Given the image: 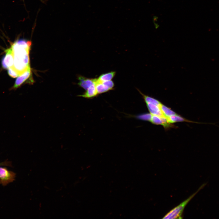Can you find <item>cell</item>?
<instances>
[{
    "instance_id": "cell-3",
    "label": "cell",
    "mask_w": 219,
    "mask_h": 219,
    "mask_svg": "<svg viewBox=\"0 0 219 219\" xmlns=\"http://www.w3.org/2000/svg\"><path fill=\"white\" fill-rule=\"evenodd\" d=\"M16 174L7 168L0 167V183L5 186L15 179Z\"/></svg>"
},
{
    "instance_id": "cell-11",
    "label": "cell",
    "mask_w": 219,
    "mask_h": 219,
    "mask_svg": "<svg viewBox=\"0 0 219 219\" xmlns=\"http://www.w3.org/2000/svg\"><path fill=\"white\" fill-rule=\"evenodd\" d=\"M96 87L98 95L106 92L110 90L108 87L102 82H99L97 80L96 83Z\"/></svg>"
},
{
    "instance_id": "cell-5",
    "label": "cell",
    "mask_w": 219,
    "mask_h": 219,
    "mask_svg": "<svg viewBox=\"0 0 219 219\" xmlns=\"http://www.w3.org/2000/svg\"><path fill=\"white\" fill-rule=\"evenodd\" d=\"M79 82L78 84L85 90H87L91 86L95 84L96 82L97 78H90L81 75L78 77Z\"/></svg>"
},
{
    "instance_id": "cell-12",
    "label": "cell",
    "mask_w": 219,
    "mask_h": 219,
    "mask_svg": "<svg viewBox=\"0 0 219 219\" xmlns=\"http://www.w3.org/2000/svg\"><path fill=\"white\" fill-rule=\"evenodd\" d=\"M152 114L151 113H144L134 116L136 118L142 120H147L150 121Z\"/></svg>"
},
{
    "instance_id": "cell-7",
    "label": "cell",
    "mask_w": 219,
    "mask_h": 219,
    "mask_svg": "<svg viewBox=\"0 0 219 219\" xmlns=\"http://www.w3.org/2000/svg\"><path fill=\"white\" fill-rule=\"evenodd\" d=\"M146 103L149 112L152 115H156L162 117L167 118L163 115L160 109V105L161 104V103L158 105L149 103Z\"/></svg>"
},
{
    "instance_id": "cell-15",
    "label": "cell",
    "mask_w": 219,
    "mask_h": 219,
    "mask_svg": "<svg viewBox=\"0 0 219 219\" xmlns=\"http://www.w3.org/2000/svg\"><path fill=\"white\" fill-rule=\"evenodd\" d=\"M22 0L23 1V2L24 3V0ZM40 0V1H41V2H42L43 3H44V1L43 0Z\"/></svg>"
},
{
    "instance_id": "cell-13",
    "label": "cell",
    "mask_w": 219,
    "mask_h": 219,
    "mask_svg": "<svg viewBox=\"0 0 219 219\" xmlns=\"http://www.w3.org/2000/svg\"><path fill=\"white\" fill-rule=\"evenodd\" d=\"M8 72L9 75L13 78H15L19 76L18 73L12 67L8 69Z\"/></svg>"
},
{
    "instance_id": "cell-9",
    "label": "cell",
    "mask_w": 219,
    "mask_h": 219,
    "mask_svg": "<svg viewBox=\"0 0 219 219\" xmlns=\"http://www.w3.org/2000/svg\"><path fill=\"white\" fill-rule=\"evenodd\" d=\"M116 73L115 71H112L102 74L97 78V80L100 82L111 80L115 76Z\"/></svg>"
},
{
    "instance_id": "cell-6",
    "label": "cell",
    "mask_w": 219,
    "mask_h": 219,
    "mask_svg": "<svg viewBox=\"0 0 219 219\" xmlns=\"http://www.w3.org/2000/svg\"><path fill=\"white\" fill-rule=\"evenodd\" d=\"M31 75V71L30 67L25 72L19 76L17 78L13 88L16 89L19 87L30 77Z\"/></svg>"
},
{
    "instance_id": "cell-8",
    "label": "cell",
    "mask_w": 219,
    "mask_h": 219,
    "mask_svg": "<svg viewBox=\"0 0 219 219\" xmlns=\"http://www.w3.org/2000/svg\"><path fill=\"white\" fill-rule=\"evenodd\" d=\"M98 95L96 87V84L91 86L85 92L78 96L82 97L87 99H92Z\"/></svg>"
},
{
    "instance_id": "cell-1",
    "label": "cell",
    "mask_w": 219,
    "mask_h": 219,
    "mask_svg": "<svg viewBox=\"0 0 219 219\" xmlns=\"http://www.w3.org/2000/svg\"><path fill=\"white\" fill-rule=\"evenodd\" d=\"M31 44L30 41L20 39L16 40L12 45L14 58L12 67L18 73L19 76L30 67L29 54Z\"/></svg>"
},
{
    "instance_id": "cell-4",
    "label": "cell",
    "mask_w": 219,
    "mask_h": 219,
    "mask_svg": "<svg viewBox=\"0 0 219 219\" xmlns=\"http://www.w3.org/2000/svg\"><path fill=\"white\" fill-rule=\"evenodd\" d=\"M5 55L2 60V65L3 68L8 69L13 67L14 64V58L11 47L5 50Z\"/></svg>"
},
{
    "instance_id": "cell-2",
    "label": "cell",
    "mask_w": 219,
    "mask_h": 219,
    "mask_svg": "<svg viewBox=\"0 0 219 219\" xmlns=\"http://www.w3.org/2000/svg\"><path fill=\"white\" fill-rule=\"evenodd\" d=\"M207 183H204L198 189L197 191L192 194L188 199L182 202L179 205L175 207L163 217V219H182L183 212L186 205L194 196L202 189L207 184Z\"/></svg>"
},
{
    "instance_id": "cell-10",
    "label": "cell",
    "mask_w": 219,
    "mask_h": 219,
    "mask_svg": "<svg viewBox=\"0 0 219 219\" xmlns=\"http://www.w3.org/2000/svg\"><path fill=\"white\" fill-rule=\"evenodd\" d=\"M160 108L163 115L167 118L168 120V117L177 114L174 112L162 103L160 105Z\"/></svg>"
},
{
    "instance_id": "cell-14",
    "label": "cell",
    "mask_w": 219,
    "mask_h": 219,
    "mask_svg": "<svg viewBox=\"0 0 219 219\" xmlns=\"http://www.w3.org/2000/svg\"><path fill=\"white\" fill-rule=\"evenodd\" d=\"M102 82L108 87L110 90H112L113 89L114 86V82L112 80L103 82Z\"/></svg>"
}]
</instances>
